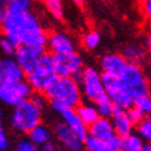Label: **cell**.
Instances as JSON below:
<instances>
[{
    "label": "cell",
    "mask_w": 151,
    "mask_h": 151,
    "mask_svg": "<svg viewBox=\"0 0 151 151\" xmlns=\"http://www.w3.org/2000/svg\"><path fill=\"white\" fill-rule=\"evenodd\" d=\"M29 99L35 104V106H36L37 109L44 112V110H45V108H46V105H47V103H48V100L46 99V97H45L44 93H36V92L34 93V92H33V94L30 96Z\"/></svg>",
    "instance_id": "29"
},
{
    "label": "cell",
    "mask_w": 151,
    "mask_h": 151,
    "mask_svg": "<svg viewBox=\"0 0 151 151\" xmlns=\"http://www.w3.org/2000/svg\"><path fill=\"white\" fill-rule=\"evenodd\" d=\"M46 47L51 52V55H60L76 52L78 44L70 33L62 29H56L48 33Z\"/></svg>",
    "instance_id": "10"
},
{
    "label": "cell",
    "mask_w": 151,
    "mask_h": 151,
    "mask_svg": "<svg viewBox=\"0 0 151 151\" xmlns=\"http://www.w3.org/2000/svg\"><path fill=\"white\" fill-rule=\"evenodd\" d=\"M42 48H36V47H30L26 45H21L16 47L14 58L18 63V65L23 69L24 73H29L40 59V57L44 55Z\"/></svg>",
    "instance_id": "13"
},
{
    "label": "cell",
    "mask_w": 151,
    "mask_h": 151,
    "mask_svg": "<svg viewBox=\"0 0 151 151\" xmlns=\"http://www.w3.org/2000/svg\"><path fill=\"white\" fill-rule=\"evenodd\" d=\"M137 132L144 142H151V115L145 116L137 124Z\"/></svg>",
    "instance_id": "26"
},
{
    "label": "cell",
    "mask_w": 151,
    "mask_h": 151,
    "mask_svg": "<svg viewBox=\"0 0 151 151\" xmlns=\"http://www.w3.org/2000/svg\"><path fill=\"white\" fill-rule=\"evenodd\" d=\"M128 62L124 59L122 53L119 52H108L104 53L99 59L100 73L112 75V76H120L123 73L124 68L127 67Z\"/></svg>",
    "instance_id": "14"
},
{
    "label": "cell",
    "mask_w": 151,
    "mask_h": 151,
    "mask_svg": "<svg viewBox=\"0 0 151 151\" xmlns=\"http://www.w3.org/2000/svg\"><path fill=\"white\" fill-rule=\"evenodd\" d=\"M82 96L94 102L99 97L105 94L104 85L102 80V73L94 67H85L78 78Z\"/></svg>",
    "instance_id": "6"
},
{
    "label": "cell",
    "mask_w": 151,
    "mask_h": 151,
    "mask_svg": "<svg viewBox=\"0 0 151 151\" xmlns=\"http://www.w3.org/2000/svg\"><path fill=\"white\" fill-rule=\"evenodd\" d=\"M140 1H142V3H144V1H147V0H140Z\"/></svg>",
    "instance_id": "44"
},
{
    "label": "cell",
    "mask_w": 151,
    "mask_h": 151,
    "mask_svg": "<svg viewBox=\"0 0 151 151\" xmlns=\"http://www.w3.org/2000/svg\"><path fill=\"white\" fill-rule=\"evenodd\" d=\"M76 110L78 115L80 116V119L82 120V122L88 127L90 124H92L98 117H99V114H98V110L94 105L93 102L91 100H86V102H82L75 108Z\"/></svg>",
    "instance_id": "20"
},
{
    "label": "cell",
    "mask_w": 151,
    "mask_h": 151,
    "mask_svg": "<svg viewBox=\"0 0 151 151\" xmlns=\"http://www.w3.org/2000/svg\"><path fill=\"white\" fill-rule=\"evenodd\" d=\"M53 137V131L45 123H39L28 133V139L33 142L35 145L39 147H42L45 144L52 140Z\"/></svg>",
    "instance_id": "18"
},
{
    "label": "cell",
    "mask_w": 151,
    "mask_h": 151,
    "mask_svg": "<svg viewBox=\"0 0 151 151\" xmlns=\"http://www.w3.org/2000/svg\"><path fill=\"white\" fill-rule=\"evenodd\" d=\"M0 48L1 51L4 52V55H6V57H12L15 53V50H16V46L12 44L10 40H7L6 37H1L0 39Z\"/></svg>",
    "instance_id": "32"
},
{
    "label": "cell",
    "mask_w": 151,
    "mask_h": 151,
    "mask_svg": "<svg viewBox=\"0 0 151 151\" xmlns=\"http://www.w3.org/2000/svg\"><path fill=\"white\" fill-rule=\"evenodd\" d=\"M133 105L139 109L145 116L151 115V94H145L134 99Z\"/></svg>",
    "instance_id": "28"
},
{
    "label": "cell",
    "mask_w": 151,
    "mask_h": 151,
    "mask_svg": "<svg viewBox=\"0 0 151 151\" xmlns=\"http://www.w3.org/2000/svg\"><path fill=\"white\" fill-rule=\"evenodd\" d=\"M83 147L86 151H108L106 140H100L91 135H87L83 140Z\"/></svg>",
    "instance_id": "27"
},
{
    "label": "cell",
    "mask_w": 151,
    "mask_h": 151,
    "mask_svg": "<svg viewBox=\"0 0 151 151\" xmlns=\"http://www.w3.org/2000/svg\"><path fill=\"white\" fill-rule=\"evenodd\" d=\"M102 80H103L105 93L110 98V100L112 102L115 108L128 110L131 106H133L134 99L124 90V87L121 83V80L119 76L102 74Z\"/></svg>",
    "instance_id": "7"
},
{
    "label": "cell",
    "mask_w": 151,
    "mask_h": 151,
    "mask_svg": "<svg viewBox=\"0 0 151 151\" xmlns=\"http://www.w3.org/2000/svg\"><path fill=\"white\" fill-rule=\"evenodd\" d=\"M142 11H143L145 18L149 21L150 28H151V0H147V1L142 3Z\"/></svg>",
    "instance_id": "34"
},
{
    "label": "cell",
    "mask_w": 151,
    "mask_h": 151,
    "mask_svg": "<svg viewBox=\"0 0 151 151\" xmlns=\"http://www.w3.org/2000/svg\"><path fill=\"white\" fill-rule=\"evenodd\" d=\"M53 137L56 138L57 143L65 151L83 150V142L63 121L56 123L53 128Z\"/></svg>",
    "instance_id": "11"
},
{
    "label": "cell",
    "mask_w": 151,
    "mask_h": 151,
    "mask_svg": "<svg viewBox=\"0 0 151 151\" xmlns=\"http://www.w3.org/2000/svg\"><path fill=\"white\" fill-rule=\"evenodd\" d=\"M53 67L57 76H68L78 79L85 68V62L78 52L52 55Z\"/></svg>",
    "instance_id": "8"
},
{
    "label": "cell",
    "mask_w": 151,
    "mask_h": 151,
    "mask_svg": "<svg viewBox=\"0 0 151 151\" xmlns=\"http://www.w3.org/2000/svg\"><path fill=\"white\" fill-rule=\"evenodd\" d=\"M32 94L33 90L27 80L0 83V100L9 106H16L23 100L29 99Z\"/></svg>",
    "instance_id": "9"
},
{
    "label": "cell",
    "mask_w": 151,
    "mask_h": 151,
    "mask_svg": "<svg viewBox=\"0 0 151 151\" xmlns=\"http://www.w3.org/2000/svg\"><path fill=\"white\" fill-rule=\"evenodd\" d=\"M144 140L135 134L131 133L121 139V151H142Z\"/></svg>",
    "instance_id": "24"
},
{
    "label": "cell",
    "mask_w": 151,
    "mask_h": 151,
    "mask_svg": "<svg viewBox=\"0 0 151 151\" xmlns=\"http://www.w3.org/2000/svg\"><path fill=\"white\" fill-rule=\"evenodd\" d=\"M3 36L16 47L26 45L36 48H46L48 32L45 29L40 18L33 11L22 14H5L0 22Z\"/></svg>",
    "instance_id": "1"
},
{
    "label": "cell",
    "mask_w": 151,
    "mask_h": 151,
    "mask_svg": "<svg viewBox=\"0 0 151 151\" xmlns=\"http://www.w3.org/2000/svg\"><path fill=\"white\" fill-rule=\"evenodd\" d=\"M44 94L53 109L76 108L82 100V92L78 79L68 76H57Z\"/></svg>",
    "instance_id": "2"
},
{
    "label": "cell",
    "mask_w": 151,
    "mask_h": 151,
    "mask_svg": "<svg viewBox=\"0 0 151 151\" xmlns=\"http://www.w3.org/2000/svg\"><path fill=\"white\" fill-rule=\"evenodd\" d=\"M42 151H57V145L56 143H53L52 140L48 142L47 144H45L42 146Z\"/></svg>",
    "instance_id": "36"
},
{
    "label": "cell",
    "mask_w": 151,
    "mask_h": 151,
    "mask_svg": "<svg viewBox=\"0 0 151 151\" xmlns=\"http://www.w3.org/2000/svg\"><path fill=\"white\" fill-rule=\"evenodd\" d=\"M149 65H150V73H151V48H149Z\"/></svg>",
    "instance_id": "41"
},
{
    "label": "cell",
    "mask_w": 151,
    "mask_h": 151,
    "mask_svg": "<svg viewBox=\"0 0 151 151\" xmlns=\"http://www.w3.org/2000/svg\"><path fill=\"white\" fill-rule=\"evenodd\" d=\"M119 78L124 90L128 92V94L133 99H137L145 94H151L150 80L140 64L128 63Z\"/></svg>",
    "instance_id": "4"
},
{
    "label": "cell",
    "mask_w": 151,
    "mask_h": 151,
    "mask_svg": "<svg viewBox=\"0 0 151 151\" xmlns=\"http://www.w3.org/2000/svg\"><path fill=\"white\" fill-rule=\"evenodd\" d=\"M9 147V138L6 132L3 129V127H0V151H4Z\"/></svg>",
    "instance_id": "35"
},
{
    "label": "cell",
    "mask_w": 151,
    "mask_h": 151,
    "mask_svg": "<svg viewBox=\"0 0 151 151\" xmlns=\"http://www.w3.org/2000/svg\"><path fill=\"white\" fill-rule=\"evenodd\" d=\"M102 41V35L96 29H88L86 30L81 36V45L87 51H94L98 48Z\"/></svg>",
    "instance_id": "23"
},
{
    "label": "cell",
    "mask_w": 151,
    "mask_h": 151,
    "mask_svg": "<svg viewBox=\"0 0 151 151\" xmlns=\"http://www.w3.org/2000/svg\"><path fill=\"white\" fill-rule=\"evenodd\" d=\"M71 1L78 7H83L85 6V0H71Z\"/></svg>",
    "instance_id": "40"
},
{
    "label": "cell",
    "mask_w": 151,
    "mask_h": 151,
    "mask_svg": "<svg viewBox=\"0 0 151 151\" xmlns=\"http://www.w3.org/2000/svg\"><path fill=\"white\" fill-rule=\"evenodd\" d=\"M56 78L57 75L51 53H44L35 67L26 74L27 82L30 85L33 92L36 93H44Z\"/></svg>",
    "instance_id": "5"
},
{
    "label": "cell",
    "mask_w": 151,
    "mask_h": 151,
    "mask_svg": "<svg viewBox=\"0 0 151 151\" xmlns=\"http://www.w3.org/2000/svg\"><path fill=\"white\" fill-rule=\"evenodd\" d=\"M42 111L35 106L30 99H26L14 106L10 123L15 132L19 134H28L35 126L41 122Z\"/></svg>",
    "instance_id": "3"
},
{
    "label": "cell",
    "mask_w": 151,
    "mask_h": 151,
    "mask_svg": "<svg viewBox=\"0 0 151 151\" xmlns=\"http://www.w3.org/2000/svg\"><path fill=\"white\" fill-rule=\"evenodd\" d=\"M7 14H22L32 11L34 0H0Z\"/></svg>",
    "instance_id": "21"
},
{
    "label": "cell",
    "mask_w": 151,
    "mask_h": 151,
    "mask_svg": "<svg viewBox=\"0 0 151 151\" xmlns=\"http://www.w3.org/2000/svg\"><path fill=\"white\" fill-rule=\"evenodd\" d=\"M3 82V74H1V69H0V83Z\"/></svg>",
    "instance_id": "43"
},
{
    "label": "cell",
    "mask_w": 151,
    "mask_h": 151,
    "mask_svg": "<svg viewBox=\"0 0 151 151\" xmlns=\"http://www.w3.org/2000/svg\"><path fill=\"white\" fill-rule=\"evenodd\" d=\"M144 44H145V47L149 50L151 48V32L149 34L145 35V39H144Z\"/></svg>",
    "instance_id": "37"
},
{
    "label": "cell",
    "mask_w": 151,
    "mask_h": 151,
    "mask_svg": "<svg viewBox=\"0 0 151 151\" xmlns=\"http://www.w3.org/2000/svg\"><path fill=\"white\" fill-rule=\"evenodd\" d=\"M121 139L119 135H114L111 137L110 139L106 140V145H108V151H121Z\"/></svg>",
    "instance_id": "33"
},
{
    "label": "cell",
    "mask_w": 151,
    "mask_h": 151,
    "mask_svg": "<svg viewBox=\"0 0 151 151\" xmlns=\"http://www.w3.org/2000/svg\"><path fill=\"white\" fill-rule=\"evenodd\" d=\"M110 120L112 122V126H114L115 134L119 135L120 138H123L126 135L133 133L134 124L129 120V117L127 115V111L126 110L115 108Z\"/></svg>",
    "instance_id": "16"
},
{
    "label": "cell",
    "mask_w": 151,
    "mask_h": 151,
    "mask_svg": "<svg viewBox=\"0 0 151 151\" xmlns=\"http://www.w3.org/2000/svg\"><path fill=\"white\" fill-rule=\"evenodd\" d=\"M16 151H40L39 146L27 139H21L16 145Z\"/></svg>",
    "instance_id": "30"
},
{
    "label": "cell",
    "mask_w": 151,
    "mask_h": 151,
    "mask_svg": "<svg viewBox=\"0 0 151 151\" xmlns=\"http://www.w3.org/2000/svg\"><path fill=\"white\" fill-rule=\"evenodd\" d=\"M121 53L126 60L128 63H133V64H142L147 56L145 47H143L142 45H138V44L126 45Z\"/></svg>",
    "instance_id": "19"
},
{
    "label": "cell",
    "mask_w": 151,
    "mask_h": 151,
    "mask_svg": "<svg viewBox=\"0 0 151 151\" xmlns=\"http://www.w3.org/2000/svg\"><path fill=\"white\" fill-rule=\"evenodd\" d=\"M3 126V112H1V110H0V127Z\"/></svg>",
    "instance_id": "42"
},
{
    "label": "cell",
    "mask_w": 151,
    "mask_h": 151,
    "mask_svg": "<svg viewBox=\"0 0 151 151\" xmlns=\"http://www.w3.org/2000/svg\"><path fill=\"white\" fill-rule=\"evenodd\" d=\"M0 69L3 74V82H18L26 80V73L18 65L14 57L0 59Z\"/></svg>",
    "instance_id": "15"
},
{
    "label": "cell",
    "mask_w": 151,
    "mask_h": 151,
    "mask_svg": "<svg viewBox=\"0 0 151 151\" xmlns=\"http://www.w3.org/2000/svg\"><path fill=\"white\" fill-rule=\"evenodd\" d=\"M5 14H6V10H5V7H4V5L1 4V1H0V22H1V19L4 18V16H5Z\"/></svg>",
    "instance_id": "38"
},
{
    "label": "cell",
    "mask_w": 151,
    "mask_h": 151,
    "mask_svg": "<svg viewBox=\"0 0 151 151\" xmlns=\"http://www.w3.org/2000/svg\"><path fill=\"white\" fill-rule=\"evenodd\" d=\"M94 105L98 110V114L100 117H111L112 112H114V104H112V102L110 100V98L105 94H103L102 97H99L97 100H94Z\"/></svg>",
    "instance_id": "25"
},
{
    "label": "cell",
    "mask_w": 151,
    "mask_h": 151,
    "mask_svg": "<svg viewBox=\"0 0 151 151\" xmlns=\"http://www.w3.org/2000/svg\"><path fill=\"white\" fill-rule=\"evenodd\" d=\"M88 135L100 140H108L115 135L114 126L109 117H98L92 124L88 126Z\"/></svg>",
    "instance_id": "17"
},
{
    "label": "cell",
    "mask_w": 151,
    "mask_h": 151,
    "mask_svg": "<svg viewBox=\"0 0 151 151\" xmlns=\"http://www.w3.org/2000/svg\"><path fill=\"white\" fill-rule=\"evenodd\" d=\"M127 111V115H128V117H129V120L132 121V123L134 124V126H137L138 123H139L144 117H145V115L143 114V112L138 109V108H135L134 105L133 106H131L128 110H126Z\"/></svg>",
    "instance_id": "31"
},
{
    "label": "cell",
    "mask_w": 151,
    "mask_h": 151,
    "mask_svg": "<svg viewBox=\"0 0 151 151\" xmlns=\"http://www.w3.org/2000/svg\"><path fill=\"white\" fill-rule=\"evenodd\" d=\"M53 110L58 112V115L62 117V121L64 122L82 142L86 139L87 135H88V127L82 122V120L78 115L75 108H56Z\"/></svg>",
    "instance_id": "12"
},
{
    "label": "cell",
    "mask_w": 151,
    "mask_h": 151,
    "mask_svg": "<svg viewBox=\"0 0 151 151\" xmlns=\"http://www.w3.org/2000/svg\"><path fill=\"white\" fill-rule=\"evenodd\" d=\"M41 3L52 18L57 21H62L64 18L65 9L63 0H41Z\"/></svg>",
    "instance_id": "22"
},
{
    "label": "cell",
    "mask_w": 151,
    "mask_h": 151,
    "mask_svg": "<svg viewBox=\"0 0 151 151\" xmlns=\"http://www.w3.org/2000/svg\"><path fill=\"white\" fill-rule=\"evenodd\" d=\"M142 151H151V142H144Z\"/></svg>",
    "instance_id": "39"
}]
</instances>
